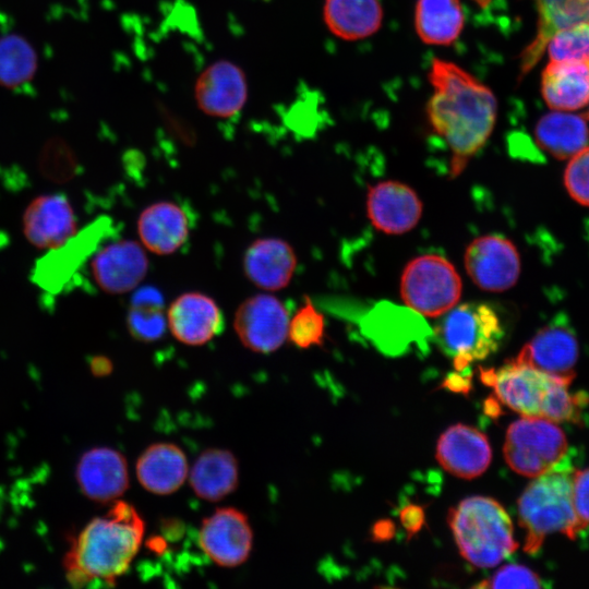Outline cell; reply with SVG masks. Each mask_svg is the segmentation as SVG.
Instances as JSON below:
<instances>
[{"label": "cell", "instance_id": "6da1fadb", "mask_svg": "<svg viewBox=\"0 0 589 589\" xmlns=\"http://www.w3.org/2000/svg\"><path fill=\"white\" fill-rule=\"evenodd\" d=\"M432 94L425 112L431 129L446 142L456 177L488 142L497 119L493 91L453 61L434 58L428 71Z\"/></svg>", "mask_w": 589, "mask_h": 589}, {"label": "cell", "instance_id": "7a4b0ae2", "mask_svg": "<svg viewBox=\"0 0 589 589\" xmlns=\"http://www.w3.org/2000/svg\"><path fill=\"white\" fill-rule=\"evenodd\" d=\"M144 528L132 505L115 503L106 515L92 519L72 539L63 558L68 581L80 588L113 586L137 554Z\"/></svg>", "mask_w": 589, "mask_h": 589}, {"label": "cell", "instance_id": "3957f363", "mask_svg": "<svg viewBox=\"0 0 589 589\" xmlns=\"http://www.w3.org/2000/svg\"><path fill=\"white\" fill-rule=\"evenodd\" d=\"M573 466L567 457L538 476L524 490L517 509L525 531L524 550L537 553L546 536L555 532L570 539L585 529L573 502Z\"/></svg>", "mask_w": 589, "mask_h": 589}, {"label": "cell", "instance_id": "277c9868", "mask_svg": "<svg viewBox=\"0 0 589 589\" xmlns=\"http://www.w3.org/2000/svg\"><path fill=\"white\" fill-rule=\"evenodd\" d=\"M447 522L461 556L477 567H494L518 546L510 517L492 497L462 500L449 509Z\"/></svg>", "mask_w": 589, "mask_h": 589}, {"label": "cell", "instance_id": "5b68a950", "mask_svg": "<svg viewBox=\"0 0 589 589\" xmlns=\"http://www.w3.org/2000/svg\"><path fill=\"white\" fill-rule=\"evenodd\" d=\"M434 334L442 351L452 358L455 370L465 372L472 362L484 360L497 350L504 330L491 305L466 302L446 312Z\"/></svg>", "mask_w": 589, "mask_h": 589}, {"label": "cell", "instance_id": "8992f818", "mask_svg": "<svg viewBox=\"0 0 589 589\" xmlns=\"http://www.w3.org/2000/svg\"><path fill=\"white\" fill-rule=\"evenodd\" d=\"M400 296L411 310L424 316L437 317L458 303L461 279L447 259L436 254L421 255L404 268Z\"/></svg>", "mask_w": 589, "mask_h": 589}, {"label": "cell", "instance_id": "52a82bcc", "mask_svg": "<svg viewBox=\"0 0 589 589\" xmlns=\"http://www.w3.org/2000/svg\"><path fill=\"white\" fill-rule=\"evenodd\" d=\"M567 448L565 433L556 422L524 417L508 426L503 453L515 472L536 478L565 458Z\"/></svg>", "mask_w": 589, "mask_h": 589}, {"label": "cell", "instance_id": "ba28073f", "mask_svg": "<svg viewBox=\"0 0 589 589\" xmlns=\"http://www.w3.org/2000/svg\"><path fill=\"white\" fill-rule=\"evenodd\" d=\"M480 370L481 381L494 389L496 400L524 417L544 418L557 386L570 384L515 360Z\"/></svg>", "mask_w": 589, "mask_h": 589}, {"label": "cell", "instance_id": "9c48e42d", "mask_svg": "<svg viewBox=\"0 0 589 589\" xmlns=\"http://www.w3.org/2000/svg\"><path fill=\"white\" fill-rule=\"evenodd\" d=\"M111 220L99 217L35 262L33 280L44 291L61 292L109 233Z\"/></svg>", "mask_w": 589, "mask_h": 589}, {"label": "cell", "instance_id": "30bf717a", "mask_svg": "<svg viewBox=\"0 0 589 589\" xmlns=\"http://www.w3.org/2000/svg\"><path fill=\"white\" fill-rule=\"evenodd\" d=\"M289 312L277 297L257 293L243 300L233 316L242 345L259 353L276 351L287 339Z\"/></svg>", "mask_w": 589, "mask_h": 589}, {"label": "cell", "instance_id": "8fae6325", "mask_svg": "<svg viewBox=\"0 0 589 589\" xmlns=\"http://www.w3.org/2000/svg\"><path fill=\"white\" fill-rule=\"evenodd\" d=\"M520 255L515 244L501 236L476 238L465 252V267L482 290L502 292L512 288L520 275Z\"/></svg>", "mask_w": 589, "mask_h": 589}, {"label": "cell", "instance_id": "7c38bea8", "mask_svg": "<svg viewBox=\"0 0 589 589\" xmlns=\"http://www.w3.org/2000/svg\"><path fill=\"white\" fill-rule=\"evenodd\" d=\"M249 95L247 75L229 60H217L197 75L193 97L197 108L208 117L228 119L244 107Z\"/></svg>", "mask_w": 589, "mask_h": 589}, {"label": "cell", "instance_id": "4fadbf2b", "mask_svg": "<svg viewBox=\"0 0 589 589\" xmlns=\"http://www.w3.org/2000/svg\"><path fill=\"white\" fill-rule=\"evenodd\" d=\"M199 541L204 553L214 563L235 567L248 560L253 533L243 513L232 507H224L203 520Z\"/></svg>", "mask_w": 589, "mask_h": 589}, {"label": "cell", "instance_id": "5bb4252c", "mask_svg": "<svg viewBox=\"0 0 589 589\" xmlns=\"http://www.w3.org/2000/svg\"><path fill=\"white\" fill-rule=\"evenodd\" d=\"M96 284L112 294L135 290L147 275L149 261L142 243L119 240L98 248L91 263Z\"/></svg>", "mask_w": 589, "mask_h": 589}, {"label": "cell", "instance_id": "9a60e30c", "mask_svg": "<svg viewBox=\"0 0 589 589\" xmlns=\"http://www.w3.org/2000/svg\"><path fill=\"white\" fill-rule=\"evenodd\" d=\"M366 211L377 230L387 235H402L417 226L423 204L412 188L387 180L369 188Z\"/></svg>", "mask_w": 589, "mask_h": 589}, {"label": "cell", "instance_id": "2e32d148", "mask_svg": "<svg viewBox=\"0 0 589 589\" xmlns=\"http://www.w3.org/2000/svg\"><path fill=\"white\" fill-rule=\"evenodd\" d=\"M167 323L172 336L189 346L207 344L218 336L225 326L219 305L202 292L178 296L167 309Z\"/></svg>", "mask_w": 589, "mask_h": 589}, {"label": "cell", "instance_id": "e0dca14e", "mask_svg": "<svg viewBox=\"0 0 589 589\" xmlns=\"http://www.w3.org/2000/svg\"><path fill=\"white\" fill-rule=\"evenodd\" d=\"M578 354L575 334L566 326L552 324L541 328L514 360L572 383Z\"/></svg>", "mask_w": 589, "mask_h": 589}, {"label": "cell", "instance_id": "ac0fdd59", "mask_svg": "<svg viewBox=\"0 0 589 589\" xmlns=\"http://www.w3.org/2000/svg\"><path fill=\"white\" fill-rule=\"evenodd\" d=\"M436 459L450 474L473 479L488 469L492 449L488 437L481 431L458 423L449 426L440 436Z\"/></svg>", "mask_w": 589, "mask_h": 589}, {"label": "cell", "instance_id": "d6986e66", "mask_svg": "<svg viewBox=\"0 0 589 589\" xmlns=\"http://www.w3.org/2000/svg\"><path fill=\"white\" fill-rule=\"evenodd\" d=\"M81 491L92 501L107 503L121 496L129 486L125 458L109 447L85 452L76 467Z\"/></svg>", "mask_w": 589, "mask_h": 589}, {"label": "cell", "instance_id": "ffe728a7", "mask_svg": "<svg viewBox=\"0 0 589 589\" xmlns=\"http://www.w3.org/2000/svg\"><path fill=\"white\" fill-rule=\"evenodd\" d=\"M297 267L293 248L279 238L254 240L243 255L247 278L265 291H277L289 285Z\"/></svg>", "mask_w": 589, "mask_h": 589}, {"label": "cell", "instance_id": "44dd1931", "mask_svg": "<svg viewBox=\"0 0 589 589\" xmlns=\"http://www.w3.org/2000/svg\"><path fill=\"white\" fill-rule=\"evenodd\" d=\"M191 219L183 206L160 201L145 207L137 219V233L142 245L158 255H169L188 241Z\"/></svg>", "mask_w": 589, "mask_h": 589}, {"label": "cell", "instance_id": "7402d4cb", "mask_svg": "<svg viewBox=\"0 0 589 589\" xmlns=\"http://www.w3.org/2000/svg\"><path fill=\"white\" fill-rule=\"evenodd\" d=\"M537 10V32L520 55L519 79L540 60L551 37L568 26L589 22V0H532Z\"/></svg>", "mask_w": 589, "mask_h": 589}, {"label": "cell", "instance_id": "603a6c76", "mask_svg": "<svg viewBox=\"0 0 589 589\" xmlns=\"http://www.w3.org/2000/svg\"><path fill=\"white\" fill-rule=\"evenodd\" d=\"M24 233L38 248L51 249L74 235L75 220L65 196H39L26 208Z\"/></svg>", "mask_w": 589, "mask_h": 589}, {"label": "cell", "instance_id": "cb8c5ba5", "mask_svg": "<svg viewBox=\"0 0 589 589\" xmlns=\"http://www.w3.org/2000/svg\"><path fill=\"white\" fill-rule=\"evenodd\" d=\"M541 95L553 110L574 111L589 104V63L550 61L541 75Z\"/></svg>", "mask_w": 589, "mask_h": 589}, {"label": "cell", "instance_id": "d4e9b609", "mask_svg": "<svg viewBox=\"0 0 589 589\" xmlns=\"http://www.w3.org/2000/svg\"><path fill=\"white\" fill-rule=\"evenodd\" d=\"M383 19L381 0H324V24L342 40L371 37L381 29Z\"/></svg>", "mask_w": 589, "mask_h": 589}, {"label": "cell", "instance_id": "484cf974", "mask_svg": "<svg viewBox=\"0 0 589 589\" xmlns=\"http://www.w3.org/2000/svg\"><path fill=\"white\" fill-rule=\"evenodd\" d=\"M188 474L184 453L175 444L157 443L146 448L136 462V476L148 492L166 495L177 491Z\"/></svg>", "mask_w": 589, "mask_h": 589}, {"label": "cell", "instance_id": "4316f807", "mask_svg": "<svg viewBox=\"0 0 589 589\" xmlns=\"http://www.w3.org/2000/svg\"><path fill=\"white\" fill-rule=\"evenodd\" d=\"M460 0H417L413 11L414 31L430 46H450L465 27Z\"/></svg>", "mask_w": 589, "mask_h": 589}, {"label": "cell", "instance_id": "83f0119b", "mask_svg": "<svg viewBox=\"0 0 589 589\" xmlns=\"http://www.w3.org/2000/svg\"><path fill=\"white\" fill-rule=\"evenodd\" d=\"M534 137L544 152L565 160L588 145L589 128L582 116L554 110L538 120Z\"/></svg>", "mask_w": 589, "mask_h": 589}, {"label": "cell", "instance_id": "f1b7e54d", "mask_svg": "<svg viewBox=\"0 0 589 589\" xmlns=\"http://www.w3.org/2000/svg\"><path fill=\"white\" fill-rule=\"evenodd\" d=\"M238 478L239 468L235 455L226 449L211 448L195 460L190 484L201 498L217 502L235 491Z\"/></svg>", "mask_w": 589, "mask_h": 589}, {"label": "cell", "instance_id": "f546056e", "mask_svg": "<svg viewBox=\"0 0 589 589\" xmlns=\"http://www.w3.org/2000/svg\"><path fill=\"white\" fill-rule=\"evenodd\" d=\"M132 337L142 342L159 340L168 329L167 310L161 292L153 286L136 288L127 314Z\"/></svg>", "mask_w": 589, "mask_h": 589}, {"label": "cell", "instance_id": "4dcf8cb0", "mask_svg": "<svg viewBox=\"0 0 589 589\" xmlns=\"http://www.w3.org/2000/svg\"><path fill=\"white\" fill-rule=\"evenodd\" d=\"M38 68L33 45L20 34L0 36V86L19 88L31 82Z\"/></svg>", "mask_w": 589, "mask_h": 589}, {"label": "cell", "instance_id": "1f68e13d", "mask_svg": "<svg viewBox=\"0 0 589 589\" xmlns=\"http://www.w3.org/2000/svg\"><path fill=\"white\" fill-rule=\"evenodd\" d=\"M545 51L550 61H582L589 63V22L578 23L556 32Z\"/></svg>", "mask_w": 589, "mask_h": 589}, {"label": "cell", "instance_id": "d6a6232c", "mask_svg": "<svg viewBox=\"0 0 589 589\" xmlns=\"http://www.w3.org/2000/svg\"><path fill=\"white\" fill-rule=\"evenodd\" d=\"M325 336V320L309 297L289 320L287 338L297 347L321 346Z\"/></svg>", "mask_w": 589, "mask_h": 589}, {"label": "cell", "instance_id": "836d02e7", "mask_svg": "<svg viewBox=\"0 0 589 589\" xmlns=\"http://www.w3.org/2000/svg\"><path fill=\"white\" fill-rule=\"evenodd\" d=\"M564 185L574 201L589 207V145L569 158Z\"/></svg>", "mask_w": 589, "mask_h": 589}, {"label": "cell", "instance_id": "e575fe53", "mask_svg": "<svg viewBox=\"0 0 589 589\" xmlns=\"http://www.w3.org/2000/svg\"><path fill=\"white\" fill-rule=\"evenodd\" d=\"M476 588H540L541 578L530 568L519 564L502 566L490 578L474 586Z\"/></svg>", "mask_w": 589, "mask_h": 589}, {"label": "cell", "instance_id": "d590c367", "mask_svg": "<svg viewBox=\"0 0 589 589\" xmlns=\"http://www.w3.org/2000/svg\"><path fill=\"white\" fill-rule=\"evenodd\" d=\"M573 502L578 519L589 526V468L573 471Z\"/></svg>", "mask_w": 589, "mask_h": 589}, {"label": "cell", "instance_id": "8d00e7d4", "mask_svg": "<svg viewBox=\"0 0 589 589\" xmlns=\"http://www.w3.org/2000/svg\"><path fill=\"white\" fill-rule=\"evenodd\" d=\"M400 518L404 527L408 531V534L412 536L413 533L419 531V529L423 525L424 514L420 506L408 505L401 510Z\"/></svg>", "mask_w": 589, "mask_h": 589}, {"label": "cell", "instance_id": "74e56055", "mask_svg": "<svg viewBox=\"0 0 589 589\" xmlns=\"http://www.w3.org/2000/svg\"><path fill=\"white\" fill-rule=\"evenodd\" d=\"M462 373L456 371V373L450 374L445 380L444 385L454 392L467 393L471 387V377L470 375L465 376Z\"/></svg>", "mask_w": 589, "mask_h": 589}, {"label": "cell", "instance_id": "f35d334b", "mask_svg": "<svg viewBox=\"0 0 589 589\" xmlns=\"http://www.w3.org/2000/svg\"><path fill=\"white\" fill-rule=\"evenodd\" d=\"M91 370L96 376H105L112 371V363L106 357H94L91 361Z\"/></svg>", "mask_w": 589, "mask_h": 589}, {"label": "cell", "instance_id": "ab89813d", "mask_svg": "<svg viewBox=\"0 0 589 589\" xmlns=\"http://www.w3.org/2000/svg\"><path fill=\"white\" fill-rule=\"evenodd\" d=\"M588 117H589V111H588Z\"/></svg>", "mask_w": 589, "mask_h": 589}]
</instances>
